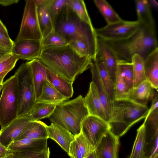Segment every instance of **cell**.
I'll return each instance as SVG.
<instances>
[{
  "mask_svg": "<svg viewBox=\"0 0 158 158\" xmlns=\"http://www.w3.org/2000/svg\"><path fill=\"white\" fill-rule=\"evenodd\" d=\"M37 59L52 72L73 82L93 63L91 58L80 55L69 44L43 49Z\"/></svg>",
  "mask_w": 158,
  "mask_h": 158,
  "instance_id": "cell-1",
  "label": "cell"
},
{
  "mask_svg": "<svg viewBox=\"0 0 158 158\" xmlns=\"http://www.w3.org/2000/svg\"><path fill=\"white\" fill-rule=\"evenodd\" d=\"M105 41L115 52L118 60L130 62H131L133 56L135 55L140 56L144 60L158 48L156 30L140 24L138 29L126 39Z\"/></svg>",
  "mask_w": 158,
  "mask_h": 158,
  "instance_id": "cell-2",
  "label": "cell"
},
{
  "mask_svg": "<svg viewBox=\"0 0 158 158\" xmlns=\"http://www.w3.org/2000/svg\"><path fill=\"white\" fill-rule=\"evenodd\" d=\"M54 27V31L63 35L69 43L73 40L82 41L97 54V37L95 29L93 25L81 19L69 4L57 19Z\"/></svg>",
  "mask_w": 158,
  "mask_h": 158,
  "instance_id": "cell-3",
  "label": "cell"
},
{
  "mask_svg": "<svg viewBox=\"0 0 158 158\" xmlns=\"http://www.w3.org/2000/svg\"><path fill=\"white\" fill-rule=\"evenodd\" d=\"M148 110L147 106L139 105L128 99L115 100L108 122L110 131L119 138L134 124L145 118Z\"/></svg>",
  "mask_w": 158,
  "mask_h": 158,
  "instance_id": "cell-4",
  "label": "cell"
},
{
  "mask_svg": "<svg viewBox=\"0 0 158 158\" xmlns=\"http://www.w3.org/2000/svg\"><path fill=\"white\" fill-rule=\"evenodd\" d=\"M88 115L84 98L80 95L73 100L64 101L56 105L48 118L51 123L60 126L75 135L81 132V123Z\"/></svg>",
  "mask_w": 158,
  "mask_h": 158,
  "instance_id": "cell-5",
  "label": "cell"
},
{
  "mask_svg": "<svg viewBox=\"0 0 158 158\" xmlns=\"http://www.w3.org/2000/svg\"><path fill=\"white\" fill-rule=\"evenodd\" d=\"M19 95L17 116L29 114L36 103L31 71L28 61L23 63L16 71Z\"/></svg>",
  "mask_w": 158,
  "mask_h": 158,
  "instance_id": "cell-6",
  "label": "cell"
},
{
  "mask_svg": "<svg viewBox=\"0 0 158 158\" xmlns=\"http://www.w3.org/2000/svg\"><path fill=\"white\" fill-rule=\"evenodd\" d=\"M19 95L18 81L15 74L3 82L0 98L1 129L7 126L18 116Z\"/></svg>",
  "mask_w": 158,
  "mask_h": 158,
  "instance_id": "cell-7",
  "label": "cell"
},
{
  "mask_svg": "<svg viewBox=\"0 0 158 158\" xmlns=\"http://www.w3.org/2000/svg\"><path fill=\"white\" fill-rule=\"evenodd\" d=\"M42 40L33 0H27L19 34L15 40Z\"/></svg>",
  "mask_w": 158,
  "mask_h": 158,
  "instance_id": "cell-8",
  "label": "cell"
},
{
  "mask_svg": "<svg viewBox=\"0 0 158 158\" xmlns=\"http://www.w3.org/2000/svg\"><path fill=\"white\" fill-rule=\"evenodd\" d=\"M138 21L122 19L117 22L107 24L102 28L95 29L98 38L105 41H117L126 39L139 28Z\"/></svg>",
  "mask_w": 158,
  "mask_h": 158,
  "instance_id": "cell-9",
  "label": "cell"
},
{
  "mask_svg": "<svg viewBox=\"0 0 158 158\" xmlns=\"http://www.w3.org/2000/svg\"><path fill=\"white\" fill-rule=\"evenodd\" d=\"M110 129L106 121L90 115L84 118L81 125V132L95 150Z\"/></svg>",
  "mask_w": 158,
  "mask_h": 158,
  "instance_id": "cell-10",
  "label": "cell"
},
{
  "mask_svg": "<svg viewBox=\"0 0 158 158\" xmlns=\"http://www.w3.org/2000/svg\"><path fill=\"white\" fill-rule=\"evenodd\" d=\"M42 50V40L24 39L14 41L11 53L18 60L30 61L38 59Z\"/></svg>",
  "mask_w": 158,
  "mask_h": 158,
  "instance_id": "cell-11",
  "label": "cell"
},
{
  "mask_svg": "<svg viewBox=\"0 0 158 158\" xmlns=\"http://www.w3.org/2000/svg\"><path fill=\"white\" fill-rule=\"evenodd\" d=\"M33 121L29 114L18 117L6 127L0 131V143L7 148L27 129Z\"/></svg>",
  "mask_w": 158,
  "mask_h": 158,
  "instance_id": "cell-12",
  "label": "cell"
},
{
  "mask_svg": "<svg viewBox=\"0 0 158 158\" xmlns=\"http://www.w3.org/2000/svg\"><path fill=\"white\" fill-rule=\"evenodd\" d=\"M96 57L102 60L114 84L118 59L115 52L106 42L98 37Z\"/></svg>",
  "mask_w": 158,
  "mask_h": 158,
  "instance_id": "cell-13",
  "label": "cell"
},
{
  "mask_svg": "<svg viewBox=\"0 0 158 158\" xmlns=\"http://www.w3.org/2000/svg\"><path fill=\"white\" fill-rule=\"evenodd\" d=\"M119 138L110 131L107 132L95 150L97 158H118Z\"/></svg>",
  "mask_w": 158,
  "mask_h": 158,
  "instance_id": "cell-14",
  "label": "cell"
},
{
  "mask_svg": "<svg viewBox=\"0 0 158 158\" xmlns=\"http://www.w3.org/2000/svg\"><path fill=\"white\" fill-rule=\"evenodd\" d=\"M154 89L151 84L145 80L129 90L126 99L139 105L147 106L148 102L152 99L155 94Z\"/></svg>",
  "mask_w": 158,
  "mask_h": 158,
  "instance_id": "cell-15",
  "label": "cell"
},
{
  "mask_svg": "<svg viewBox=\"0 0 158 158\" xmlns=\"http://www.w3.org/2000/svg\"><path fill=\"white\" fill-rule=\"evenodd\" d=\"M84 102L89 115L98 117L107 121L103 106L96 86L92 81L90 83L88 91L84 98Z\"/></svg>",
  "mask_w": 158,
  "mask_h": 158,
  "instance_id": "cell-16",
  "label": "cell"
},
{
  "mask_svg": "<svg viewBox=\"0 0 158 158\" xmlns=\"http://www.w3.org/2000/svg\"><path fill=\"white\" fill-rule=\"evenodd\" d=\"M48 138L56 142L68 155L71 143L74 140V135L68 130L53 123L46 124Z\"/></svg>",
  "mask_w": 158,
  "mask_h": 158,
  "instance_id": "cell-17",
  "label": "cell"
},
{
  "mask_svg": "<svg viewBox=\"0 0 158 158\" xmlns=\"http://www.w3.org/2000/svg\"><path fill=\"white\" fill-rule=\"evenodd\" d=\"M48 139L23 138L13 141L7 148L12 152L42 151L49 148Z\"/></svg>",
  "mask_w": 158,
  "mask_h": 158,
  "instance_id": "cell-18",
  "label": "cell"
},
{
  "mask_svg": "<svg viewBox=\"0 0 158 158\" xmlns=\"http://www.w3.org/2000/svg\"><path fill=\"white\" fill-rule=\"evenodd\" d=\"M52 1V0H44L36 6L37 18L43 39L54 31L50 14V7Z\"/></svg>",
  "mask_w": 158,
  "mask_h": 158,
  "instance_id": "cell-19",
  "label": "cell"
},
{
  "mask_svg": "<svg viewBox=\"0 0 158 158\" xmlns=\"http://www.w3.org/2000/svg\"><path fill=\"white\" fill-rule=\"evenodd\" d=\"M92 81L95 85L103 106L108 122L111 114L113 103L111 101L94 62L90 67Z\"/></svg>",
  "mask_w": 158,
  "mask_h": 158,
  "instance_id": "cell-20",
  "label": "cell"
},
{
  "mask_svg": "<svg viewBox=\"0 0 158 158\" xmlns=\"http://www.w3.org/2000/svg\"><path fill=\"white\" fill-rule=\"evenodd\" d=\"M146 80L157 92L158 90V48L152 51L144 60Z\"/></svg>",
  "mask_w": 158,
  "mask_h": 158,
  "instance_id": "cell-21",
  "label": "cell"
},
{
  "mask_svg": "<svg viewBox=\"0 0 158 158\" xmlns=\"http://www.w3.org/2000/svg\"><path fill=\"white\" fill-rule=\"evenodd\" d=\"M144 158H153L158 153V125L147 124L144 125Z\"/></svg>",
  "mask_w": 158,
  "mask_h": 158,
  "instance_id": "cell-22",
  "label": "cell"
},
{
  "mask_svg": "<svg viewBox=\"0 0 158 158\" xmlns=\"http://www.w3.org/2000/svg\"><path fill=\"white\" fill-rule=\"evenodd\" d=\"M46 74L47 80L61 94L67 99L72 97L73 82L56 74L47 68Z\"/></svg>",
  "mask_w": 158,
  "mask_h": 158,
  "instance_id": "cell-23",
  "label": "cell"
},
{
  "mask_svg": "<svg viewBox=\"0 0 158 158\" xmlns=\"http://www.w3.org/2000/svg\"><path fill=\"white\" fill-rule=\"evenodd\" d=\"M28 61L31 68L36 101L40 94L43 84L47 80L46 68L37 59Z\"/></svg>",
  "mask_w": 158,
  "mask_h": 158,
  "instance_id": "cell-24",
  "label": "cell"
},
{
  "mask_svg": "<svg viewBox=\"0 0 158 158\" xmlns=\"http://www.w3.org/2000/svg\"><path fill=\"white\" fill-rule=\"evenodd\" d=\"M138 20L140 25L156 30L155 23L147 0L135 1Z\"/></svg>",
  "mask_w": 158,
  "mask_h": 158,
  "instance_id": "cell-25",
  "label": "cell"
},
{
  "mask_svg": "<svg viewBox=\"0 0 158 158\" xmlns=\"http://www.w3.org/2000/svg\"><path fill=\"white\" fill-rule=\"evenodd\" d=\"M66 99L46 80L43 84L40 94L36 103L57 105Z\"/></svg>",
  "mask_w": 158,
  "mask_h": 158,
  "instance_id": "cell-26",
  "label": "cell"
},
{
  "mask_svg": "<svg viewBox=\"0 0 158 158\" xmlns=\"http://www.w3.org/2000/svg\"><path fill=\"white\" fill-rule=\"evenodd\" d=\"M93 61L108 96L113 103L115 100L114 86L109 73L103 61L100 58L96 57L95 60Z\"/></svg>",
  "mask_w": 158,
  "mask_h": 158,
  "instance_id": "cell-27",
  "label": "cell"
},
{
  "mask_svg": "<svg viewBox=\"0 0 158 158\" xmlns=\"http://www.w3.org/2000/svg\"><path fill=\"white\" fill-rule=\"evenodd\" d=\"M45 125L40 120L32 121L26 130L16 140L25 138L34 139H48Z\"/></svg>",
  "mask_w": 158,
  "mask_h": 158,
  "instance_id": "cell-28",
  "label": "cell"
},
{
  "mask_svg": "<svg viewBox=\"0 0 158 158\" xmlns=\"http://www.w3.org/2000/svg\"><path fill=\"white\" fill-rule=\"evenodd\" d=\"M117 69L119 71L128 91L133 87L134 76L131 62L118 60Z\"/></svg>",
  "mask_w": 158,
  "mask_h": 158,
  "instance_id": "cell-29",
  "label": "cell"
},
{
  "mask_svg": "<svg viewBox=\"0 0 158 158\" xmlns=\"http://www.w3.org/2000/svg\"><path fill=\"white\" fill-rule=\"evenodd\" d=\"M94 2L107 24L113 23L122 19L106 1L94 0Z\"/></svg>",
  "mask_w": 158,
  "mask_h": 158,
  "instance_id": "cell-30",
  "label": "cell"
},
{
  "mask_svg": "<svg viewBox=\"0 0 158 158\" xmlns=\"http://www.w3.org/2000/svg\"><path fill=\"white\" fill-rule=\"evenodd\" d=\"M137 131L131 152L127 158H144L145 130L143 123Z\"/></svg>",
  "mask_w": 158,
  "mask_h": 158,
  "instance_id": "cell-31",
  "label": "cell"
},
{
  "mask_svg": "<svg viewBox=\"0 0 158 158\" xmlns=\"http://www.w3.org/2000/svg\"><path fill=\"white\" fill-rule=\"evenodd\" d=\"M56 105L44 103H36L29 114L33 121L49 118L54 111Z\"/></svg>",
  "mask_w": 158,
  "mask_h": 158,
  "instance_id": "cell-32",
  "label": "cell"
},
{
  "mask_svg": "<svg viewBox=\"0 0 158 158\" xmlns=\"http://www.w3.org/2000/svg\"><path fill=\"white\" fill-rule=\"evenodd\" d=\"M134 76L133 87L146 80L144 70V59L140 56L135 55L132 59Z\"/></svg>",
  "mask_w": 158,
  "mask_h": 158,
  "instance_id": "cell-33",
  "label": "cell"
},
{
  "mask_svg": "<svg viewBox=\"0 0 158 158\" xmlns=\"http://www.w3.org/2000/svg\"><path fill=\"white\" fill-rule=\"evenodd\" d=\"M69 44V42L63 35L54 31L42 40L43 49L60 47Z\"/></svg>",
  "mask_w": 158,
  "mask_h": 158,
  "instance_id": "cell-34",
  "label": "cell"
},
{
  "mask_svg": "<svg viewBox=\"0 0 158 158\" xmlns=\"http://www.w3.org/2000/svg\"><path fill=\"white\" fill-rule=\"evenodd\" d=\"M69 5L81 19L86 23L93 25L84 1L69 0Z\"/></svg>",
  "mask_w": 158,
  "mask_h": 158,
  "instance_id": "cell-35",
  "label": "cell"
},
{
  "mask_svg": "<svg viewBox=\"0 0 158 158\" xmlns=\"http://www.w3.org/2000/svg\"><path fill=\"white\" fill-rule=\"evenodd\" d=\"M115 100L126 99L127 92L125 82L119 71L117 69L114 83Z\"/></svg>",
  "mask_w": 158,
  "mask_h": 158,
  "instance_id": "cell-36",
  "label": "cell"
},
{
  "mask_svg": "<svg viewBox=\"0 0 158 158\" xmlns=\"http://www.w3.org/2000/svg\"><path fill=\"white\" fill-rule=\"evenodd\" d=\"M69 0H52L50 14L53 26L64 8L69 5Z\"/></svg>",
  "mask_w": 158,
  "mask_h": 158,
  "instance_id": "cell-37",
  "label": "cell"
},
{
  "mask_svg": "<svg viewBox=\"0 0 158 158\" xmlns=\"http://www.w3.org/2000/svg\"><path fill=\"white\" fill-rule=\"evenodd\" d=\"M74 139L84 158L88 157L95 150L93 147L81 132L79 134L74 135Z\"/></svg>",
  "mask_w": 158,
  "mask_h": 158,
  "instance_id": "cell-38",
  "label": "cell"
},
{
  "mask_svg": "<svg viewBox=\"0 0 158 158\" xmlns=\"http://www.w3.org/2000/svg\"><path fill=\"white\" fill-rule=\"evenodd\" d=\"M18 60L12 54L0 63V85H2L4 77L14 68Z\"/></svg>",
  "mask_w": 158,
  "mask_h": 158,
  "instance_id": "cell-39",
  "label": "cell"
},
{
  "mask_svg": "<svg viewBox=\"0 0 158 158\" xmlns=\"http://www.w3.org/2000/svg\"><path fill=\"white\" fill-rule=\"evenodd\" d=\"M7 158H49L50 151L49 149L42 151H26L16 152Z\"/></svg>",
  "mask_w": 158,
  "mask_h": 158,
  "instance_id": "cell-40",
  "label": "cell"
},
{
  "mask_svg": "<svg viewBox=\"0 0 158 158\" xmlns=\"http://www.w3.org/2000/svg\"><path fill=\"white\" fill-rule=\"evenodd\" d=\"M68 155L70 158H84L75 139L70 144Z\"/></svg>",
  "mask_w": 158,
  "mask_h": 158,
  "instance_id": "cell-41",
  "label": "cell"
},
{
  "mask_svg": "<svg viewBox=\"0 0 158 158\" xmlns=\"http://www.w3.org/2000/svg\"><path fill=\"white\" fill-rule=\"evenodd\" d=\"M14 44L10 37H7L0 31V46L11 51Z\"/></svg>",
  "mask_w": 158,
  "mask_h": 158,
  "instance_id": "cell-42",
  "label": "cell"
},
{
  "mask_svg": "<svg viewBox=\"0 0 158 158\" xmlns=\"http://www.w3.org/2000/svg\"><path fill=\"white\" fill-rule=\"evenodd\" d=\"M12 154L11 151L0 143V158H7Z\"/></svg>",
  "mask_w": 158,
  "mask_h": 158,
  "instance_id": "cell-43",
  "label": "cell"
},
{
  "mask_svg": "<svg viewBox=\"0 0 158 158\" xmlns=\"http://www.w3.org/2000/svg\"><path fill=\"white\" fill-rule=\"evenodd\" d=\"M19 0H0V4L4 6H7L17 3Z\"/></svg>",
  "mask_w": 158,
  "mask_h": 158,
  "instance_id": "cell-44",
  "label": "cell"
},
{
  "mask_svg": "<svg viewBox=\"0 0 158 158\" xmlns=\"http://www.w3.org/2000/svg\"><path fill=\"white\" fill-rule=\"evenodd\" d=\"M0 31L7 37L9 36L7 30L6 26L0 19Z\"/></svg>",
  "mask_w": 158,
  "mask_h": 158,
  "instance_id": "cell-45",
  "label": "cell"
},
{
  "mask_svg": "<svg viewBox=\"0 0 158 158\" xmlns=\"http://www.w3.org/2000/svg\"><path fill=\"white\" fill-rule=\"evenodd\" d=\"M149 5L151 7L152 6L155 9L158 8V3L155 0H148Z\"/></svg>",
  "mask_w": 158,
  "mask_h": 158,
  "instance_id": "cell-46",
  "label": "cell"
},
{
  "mask_svg": "<svg viewBox=\"0 0 158 158\" xmlns=\"http://www.w3.org/2000/svg\"><path fill=\"white\" fill-rule=\"evenodd\" d=\"M12 54L11 53L4 54L0 56V63L7 59Z\"/></svg>",
  "mask_w": 158,
  "mask_h": 158,
  "instance_id": "cell-47",
  "label": "cell"
},
{
  "mask_svg": "<svg viewBox=\"0 0 158 158\" xmlns=\"http://www.w3.org/2000/svg\"><path fill=\"white\" fill-rule=\"evenodd\" d=\"M10 53H11L10 50L0 46V54H4Z\"/></svg>",
  "mask_w": 158,
  "mask_h": 158,
  "instance_id": "cell-48",
  "label": "cell"
},
{
  "mask_svg": "<svg viewBox=\"0 0 158 158\" xmlns=\"http://www.w3.org/2000/svg\"><path fill=\"white\" fill-rule=\"evenodd\" d=\"M85 158H97L95 150Z\"/></svg>",
  "mask_w": 158,
  "mask_h": 158,
  "instance_id": "cell-49",
  "label": "cell"
},
{
  "mask_svg": "<svg viewBox=\"0 0 158 158\" xmlns=\"http://www.w3.org/2000/svg\"><path fill=\"white\" fill-rule=\"evenodd\" d=\"M33 1L36 6L39 5L43 2L44 1V0H33Z\"/></svg>",
  "mask_w": 158,
  "mask_h": 158,
  "instance_id": "cell-50",
  "label": "cell"
},
{
  "mask_svg": "<svg viewBox=\"0 0 158 158\" xmlns=\"http://www.w3.org/2000/svg\"><path fill=\"white\" fill-rule=\"evenodd\" d=\"M153 158H158V153L156 154L154 156Z\"/></svg>",
  "mask_w": 158,
  "mask_h": 158,
  "instance_id": "cell-51",
  "label": "cell"
},
{
  "mask_svg": "<svg viewBox=\"0 0 158 158\" xmlns=\"http://www.w3.org/2000/svg\"><path fill=\"white\" fill-rule=\"evenodd\" d=\"M2 85H0V92L1 91V90H2Z\"/></svg>",
  "mask_w": 158,
  "mask_h": 158,
  "instance_id": "cell-52",
  "label": "cell"
},
{
  "mask_svg": "<svg viewBox=\"0 0 158 158\" xmlns=\"http://www.w3.org/2000/svg\"><path fill=\"white\" fill-rule=\"evenodd\" d=\"M4 55V54H0V56H2V55Z\"/></svg>",
  "mask_w": 158,
  "mask_h": 158,
  "instance_id": "cell-53",
  "label": "cell"
}]
</instances>
